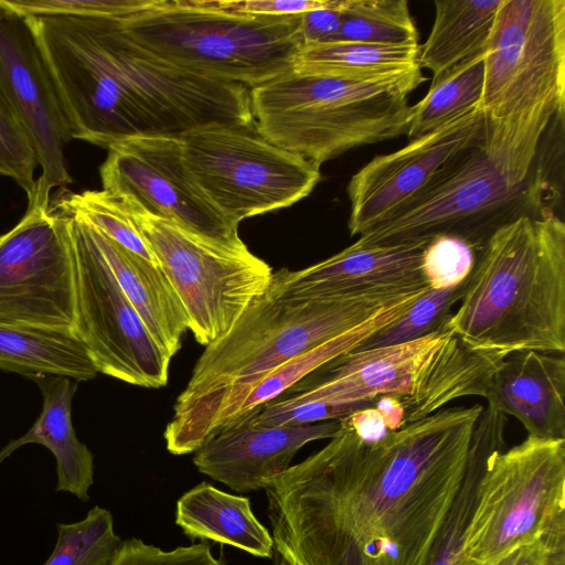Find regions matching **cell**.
Masks as SVG:
<instances>
[{
	"label": "cell",
	"mask_w": 565,
	"mask_h": 565,
	"mask_svg": "<svg viewBox=\"0 0 565 565\" xmlns=\"http://www.w3.org/2000/svg\"><path fill=\"white\" fill-rule=\"evenodd\" d=\"M487 403L514 416L527 436L565 439V358L537 351L508 355L494 373Z\"/></svg>",
	"instance_id": "obj_21"
},
{
	"label": "cell",
	"mask_w": 565,
	"mask_h": 565,
	"mask_svg": "<svg viewBox=\"0 0 565 565\" xmlns=\"http://www.w3.org/2000/svg\"><path fill=\"white\" fill-rule=\"evenodd\" d=\"M0 89L42 169L32 199L51 202L54 188L64 189L72 182L64 147L73 138L55 82L28 17L1 0Z\"/></svg>",
	"instance_id": "obj_16"
},
{
	"label": "cell",
	"mask_w": 565,
	"mask_h": 565,
	"mask_svg": "<svg viewBox=\"0 0 565 565\" xmlns=\"http://www.w3.org/2000/svg\"><path fill=\"white\" fill-rule=\"evenodd\" d=\"M33 380L42 391V412L23 436L12 440L0 451V462L25 444L42 445L56 460L55 491L68 492L86 502L94 483V457L87 446L76 437L72 423V399L77 381L65 376Z\"/></svg>",
	"instance_id": "obj_22"
},
{
	"label": "cell",
	"mask_w": 565,
	"mask_h": 565,
	"mask_svg": "<svg viewBox=\"0 0 565 565\" xmlns=\"http://www.w3.org/2000/svg\"><path fill=\"white\" fill-rule=\"evenodd\" d=\"M401 297L296 296L286 290L280 269L273 274L265 292L249 303L232 329L206 347L174 405L252 384L289 360L356 327Z\"/></svg>",
	"instance_id": "obj_7"
},
{
	"label": "cell",
	"mask_w": 565,
	"mask_h": 565,
	"mask_svg": "<svg viewBox=\"0 0 565 565\" xmlns=\"http://www.w3.org/2000/svg\"><path fill=\"white\" fill-rule=\"evenodd\" d=\"M70 226L76 266V332L98 373L131 385L164 386L172 358L154 341L124 294L90 226L73 217Z\"/></svg>",
	"instance_id": "obj_14"
},
{
	"label": "cell",
	"mask_w": 565,
	"mask_h": 565,
	"mask_svg": "<svg viewBox=\"0 0 565 565\" xmlns=\"http://www.w3.org/2000/svg\"><path fill=\"white\" fill-rule=\"evenodd\" d=\"M180 141L192 177L235 225L299 202L321 178L318 164L274 145L254 122H211L186 131Z\"/></svg>",
	"instance_id": "obj_10"
},
{
	"label": "cell",
	"mask_w": 565,
	"mask_h": 565,
	"mask_svg": "<svg viewBox=\"0 0 565 565\" xmlns=\"http://www.w3.org/2000/svg\"><path fill=\"white\" fill-rule=\"evenodd\" d=\"M505 358L470 349L447 328L423 338L343 354L321 369L327 376L299 386L278 408L292 424L345 417L383 395L397 396L405 425L448 403L479 396L488 399L494 373Z\"/></svg>",
	"instance_id": "obj_4"
},
{
	"label": "cell",
	"mask_w": 565,
	"mask_h": 565,
	"mask_svg": "<svg viewBox=\"0 0 565 565\" xmlns=\"http://www.w3.org/2000/svg\"><path fill=\"white\" fill-rule=\"evenodd\" d=\"M129 211L180 298L189 329L200 344L207 347L223 338L269 286L271 267L245 243L222 244L174 222Z\"/></svg>",
	"instance_id": "obj_12"
},
{
	"label": "cell",
	"mask_w": 565,
	"mask_h": 565,
	"mask_svg": "<svg viewBox=\"0 0 565 565\" xmlns=\"http://www.w3.org/2000/svg\"><path fill=\"white\" fill-rule=\"evenodd\" d=\"M465 285L466 281L445 289L429 288L396 323L379 331L354 351L413 341L445 328L455 303L463 295Z\"/></svg>",
	"instance_id": "obj_32"
},
{
	"label": "cell",
	"mask_w": 565,
	"mask_h": 565,
	"mask_svg": "<svg viewBox=\"0 0 565 565\" xmlns=\"http://www.w3.org/2000/svg\"><path fill=\"white\" fill-rule=\"evenodd\" d=\"M476 259V250L463 241L437 236L423 252L422 271L431 289H445L463 284Z\"/></svg>",
	"instance_id": "obj_34"
},
{
	"label": "cell",
	"mask_w": 565,
	"mask_h": 565,
	"mask_svg": "<svg viewBox=\"0 0 565 565\" xmlns=\"http://www.w3.org/2000/svg\"><path fill=\"white\" fill-rule=\"evenodd\" d=\"M23 15H66L125 19L152 7L157 0H1Z\"/></svg>",
	"instance_id": "obj_35"
},
{
	"label": "cell",
	"mask_w": 565,
	"mask_h": 565,
	"mask_svg": "<svg viewBox=\"0 0 565 565\" xmlns=\"http://www.w3.org/2000/svg\"><path fill=\"white\" fill-rule=\"evenodd\" d=\"M445 328L501 358L565 351V224L551 206L498 228L476 252Z\"/></svg>",
	"instance_id": "obj_3"
},
{
	"label": "cell",
	"mask_w": 565,
	"mask_h": 565,
	"mask_svg": "<svg viewBox=\"0 0 565 565\" xmlns=\"http://www.w3.org/2000/svg\"><path fill=\"white\" fill-rule=\"evenodd\" d=\"M0 370L32 379L65 376L77 382L98 373L77 333L1 321Z\"/></svg>",
	"instance_id": "obj_25"
},
{
	"label": "cell",
	"mask_w": 565,
	"mask_h": 565,
	"mask_svg": "<svg viewBox=\"0 0 565 565\" xmlns=\"http://www.w3.org/2000/svg\"><path fill=\"white\" fill-rule=\"evenodd\" d=\"M488 122L565 111V0H503L484 51Z\"/></svg>",
	"instance_id": "obj_11"
},
{
	"label": "cell",
	"mask_w": 565,
	"mask_h": 565,
	"mask_svg": "<svg viewBox=\"0 0 565 565\" xmlns=\"http://www.w3.org/2000/svg\"><path fill=\"white\" fill-rule=\"evenodd\" d=\"M107 150L99 168L103 190L129 210L174 222L222 244H244L238 225L214 206L192 177L180 138H132Z\"/></svg>",
	"instance_id": "obj_15"
},
{
	"label": "cell",
	"mask_w": 565,
	"mask_h": 565,
	"mask_svg": "<svg viewBox=\"0 0 565 565\" xmlns=\"http://www.w3.org/2000/svg\"><path fill=\"white\" fill-rule=\"evenodd\" d=\"M56 527L55 546L43 565H109L122 542L110 511L99 505L83 520Z\"/></svg>",
	"instance_id": "obj_31"
},
{
	"label": "cell",
	"mask_w": 565,
	"mask_h": 565,
	"mask_svg": "<svg viewBox=\"0 0 565 565\" xmlns=\"http://www.w3.org/2000/svg\"><path fill=\"white\" fill-rule=\"evenodd\" d=\"M419 33L406 0H348L330 42L418 45Z\"/></svg>",
	"instance_id": "obj_30"
},
{
	"label": "cell",
	"mask_w": 565,
	"mask_h": 565,
	"mask_svg": "<svg viewBox=\"0 0 565 565\" xmlns=\"http://www.w3.org/2000/svg\"><path fill=\"white\" fill-rule=\"evenodd\" d=\"M540 540L565 551V439L527 436L489 457L460 563L491 564Z\"/></svg>",
	"instance_id": "obj_8"
},
{
	"label": "cell",
	"mask_w": 565,
	"mask_h": 565,
	"mask_svg": "<svg viewBox=\"0 0 565 565\" xmlns=\"http://www.w3.org/2000/svg\"><path fill=\"white\" fill-rule=\"evenodd\" d=\"M425 81L419 66L376 81L289 70L249 90L250 109L263 137L320 167L353 148L406 135L408 96Z\"/></svg>",
	"instance_id": "obj_5"
},
{
	"label": "cell",
	"mask_w": 565,
	"mask_h": 565,
	"mask_svg": "<svg viewBox=\"0 0 565 565\" xmlns=\"http://www.w3.org/2000/svg\"><path fill=\"white\" fill-rule=\"evenodd\" d=\"M486 129L483 114L475 108L396 151L375 156L347 186L350 235L361 236L395 217L449 160L483 140Z\"/></svg>",
	"instance_id": "obj_18"
},
{
	"label": "cell",
	"mask_w": 565,
	"mask_h": 565,
	"mask_svg": "<svg viewBox=\"0 0 565 565\" xmlns=\"http://www.w3.org/2000/svg\"><path fill=\"white\" fill-rule=\"evenodd\" d=\"M109 565H224L213 556L211 546L201 542L163 551L140 539L122 541Z\"/></svg>",
	"instance_id": "obj_36"
},
{
	"label": "cell",
	"mask_w": 565,
	"mask_h": 565,
	"mask_svg": "<svg viewBox=\"0 0 565 565\" xmlns=\"http://www.w3.org/2000/svg\"><path fill=\"white\" fill-rule=\"evenodd\" d=\"M418 53L419 44L384 46L360 42H326L303 45L291 70L303 74L376 81L418 67Z\"/></svg>",
	"instance_id": "obj_27"
},
{
	"label": "cell",
	"mask_w": 565,
	"mask_h": 565,
	"mask_svg": "<svg viewBox=\"0 0 565 565\" xmlns=\"http://www.w3.org/2000/svg\"><path fill=\"white\" fill-rule=\"evenodd\" d=\"M34 150L0 89V174L9 177L32 199L36 189Z\"/></svg>",
	"instance_id": "obj_33"
},
{
	"label": "cell",
	"mask_w": 565,
	"mask_h": 565,
	"mask_svg": "<svg viewBox=\"0 0 565 565\" xmlns=\"http://www.w3.org/2000/svg\"><path fill=\"white\" fill-rule=\"evenodd\" d=\"M480 404L365 441H330L266 480L274 565H429L465 478Z\"/></svg>",
	"instance_id": "obj_1"
},
{
	"label": "cell",
	"mask_w": 565,
	"mask_h": 565,
	"mask_svg": "<svg viewBox=\"0 0 565 565\" xmlns=\"http://www.w3.org/2000/svg\"><path fill=\"white\" fill-rule=\"evenodd\" d=\"M121 23L160 57L249 90L291 70L303 45L301 15L234 13L212 0H157Z\"/></svg>",
	"instance_id": "obj_6"
},
{
	"label": "cell",
	"mask_w": 565,
	"mask_h": 565,
	"mask_svg": "<svg viewBox=\"0 0 565 565\" xmlns=\"http://www.w3.org/2000/svg\"><path fill=\"white\" fill-rule=\"evenodd\" d=\"M340 420L316 424L259 426L248 418L234 420L211 434L194 451L193 463L207 477L245 493L290 467L308 443L331 438Z\"/></svg>",
	"instance_id": "obj_19"
},
{
	"label": "cell",
	"mask_w": 565,
	"mask_h": 565,
	"mask_svg": "<svg viewBox=\"0 0 565 565\" xmlns=\"http://www.w3.org/2000/svg\"><path fill=\"white\" fill-rule=\"evenodd\" d=\"M374 407L382 415L388 431H395L405 426V408L397 396H380L374 401Z\"/></svg>",
	"instance_id": "obj_41"
},
{
	"label": "cell",
	"mask_w": 565,
	"mask_h": 565,
	"mask_svg": "<svg viewBox=\"0 0 565 565\" xmlns=\"http://www.w3.org/2000/svg\"><path fill=\"white\" fill-rule=\"evenodd\" d=\"M550 554L545 543L540 540L523 545L499 561L487 565H546Z\"/></svg>",
	"instance_id": "obj_40"
},
{
	"label": "cell",
	"mask_w": 565,
	"mask_h": 565,
	"mask_svg": "<svg viewBox=\"0 0 565 565\" xmlns=\"http://www.w3.org/2000/svg\"><path fill=\"white\" fill-rule=\"evenodd\" d=\"M507 415L487 403L472 434L465 478L436 539L429 565H461V546L476 505L478 484L491 454L507 446Z\"/></svg>",
	"instance_id": "obj_28"
},
{
	"label": "cell",
	"mask_w": 565,
	"mask_h": 565,
	"mask_svg": "<svg viewBox=\"0 0 565 565\" xmlns=\"http://www.w3.org/2000/svg\"><path fill=\"white\" fill-rule=\"evenodd\" d=\"M338 0H212L225 11L252 15H301L306 12L332 7Z\"/></svg>",
	"instance_id": "obj_37"
},
{
	"label": "cell",
	"mask_w": 565,
	"mask_h": 565,
	"mask_svg": "<svg viewBox=\"0 0 565 565\" xmlns=\"http://www.w3.org/2000/svg\"><path fill=\"white\" fill-rule=\"evenodd\" d=\"M90 228L124 294L154 341L172 358L189 329V317L167 275L160 266L127 250L93 226Z\"/></svg>",
	"instance_id": "obj_23"
},
{
	"label": "cell",
	"mask_w": 565,
	"mask_h": 565,
	"mask_svg": "<svg viewBox=\"0 0 565 565\" xmlns=\"http://www.w3.org/2000/svg\"><path fill=\"white\" fill-rule=\"evenodd\" d=\"M427 290L392 301L356 327L289 360L252 384L174 405V414L164 430L167 449L173 455L194 452L214 431L276 401L313 372L396 323Z\"/></svg>",
	"instance_id": "obj_17"
},
{
	"label": "cell",
	"mask_w": 565,
	"mask_h": 565,
	"mask_svg": "<svg viewBox=\"0 0 565 565\" xmlns=\"http://www.w3.org/2000/svg\"><path fill=\"white\" fill-rule=\"evenodd\" d=\"M429 241L390 245L352 244L300 270L282 268L286 290L296 296L396 298L428 289L422 271Z\"/></svg>",
	"instance_id": "obj_20"
},
{
	"label": "cell",
	"mask_w": 565,
	"mask_h": 565,
	"mask_svg": "<svg viewBox=\"0 0 565 565\" xmlns=\"http://www.w3.org/2000/svg\"><path fill=\"white\" fill-rule=\"evenodd\" d=\"M503 0H436L429 35L419 45L418 64L435 78L486 51Z\"/></svg>",
	"instance_id": "obj_26"
},
{
	"label": "cell",
	"mask_w": 565,
	"mask_h": 565,
	"mask_svg": "<svg viewBox=\"0 0 565 565\" xmlns=\"http://www.w3.org/2000/svg\"><path fill=\"white\" fill-rule=\"evenodd\" d=\"M484 77V52L463 60L435 78L427 94L412 105L409 140L428 135L479 107Z\"/></svg>",
	"instance_id": "obj_29"
},
{
	"label": "cell",
	"mask_w": 565,
	"mask_h": 565,
	"mask_svg": "<svg viewBox=\"0 0 565 565\" xmlns=\"http://www.w3.org/2000/svg\"><path fill=\"white\" fill-rule=\"evenodd\" d=\"M341 419L365 441H376L388 433L374 404L359 408Z\"/></svg>",
	"instance_id": "obj_39"
},
{
	"label": "cell",
	"mask_w": 565,
	"mask_h": 565,
	"mask_svg": "<svg viewBox=\"0 0 565 565\" xmlns=\"http://www.w3.org/2000/svg\"><path fill=\"white\" fill-rule=\"evenodd\" d=\"M347 3L348 0H338L332 7L317 9L301 14L303 45L330 42L340 28L342 11Z\"/></svg>",
	"instance_id": "obj_38"
},
{
	"label": "cell",
	"mask_w": 565,
	"mask_h": 565,
	"mask_svg": "<svg viewBox=\"0 0 565 565\" xmlns=\"http://www.w3.org/2000/svg\"><path fill=\"white\" fill-rule=\"evenodd\" d=\"M546 565H565V551L550 554Z\"/></svg>",
	"instance_id": "obj_42"
},
{
	"label": "cell",
	"mask_w": 565,
	"mask_h": 565,
	"mask_svg": "<svg viewBox=\"0 0 565 565\" xmlns=\"http://www.w3.org/2000/svg\"><path fill=\"white\" fill-rule=\"evenodd\" d=\"M25 17L73 139L108 149L132 138H180L211 122H254L249 89L160 57L129 35L121 19Z\"/></svg>",
	"instance_id": "obj_2"
},
{
	"label": "cell",
	"mask_w": 565,
	"mask_h": 565,
	"mask_svg": "<svg viewBox=\"0 0 565 565\" xmlns=\"http://www.w3.org/2000/svg\"><path fill=\"white\" fill-rule=\"evenodd\" d=\"M175 524L192 541H213L248 554L271 558L273 537L257 520L245 495L230 494L201 482L177 502Z\"/></svg>",
	"instance_id": "obj_24"
},
{
	"label": "cell",
	"mask_w": 565,
	"mask_h": 565,
	"mask_svg": "<svg viewBox=\"0 0 565 565\" xmlns=\"http://www.w3.org/2000/svg\"><path fill=\"white\" fill-rule=\"evenodd\" d=\"M0 321L76 332V266L70 217L33 198L0 235Z\"/></svg>",
	"instance_id": "obj_13"
},
{
	"label": "cell",
	"mask_w": 565,
	"mask_h": 565,
	"mask_svg": "<svg viewBox=\"0 0 565 565\" xmlns=\"http://www.w3.org/2000/svg\"><path fill=\"white\" fill-rule=\"evenodd\" d=\"M486 137L449 160L430 183L388 222L361 235L359 246L459 238L476 252L501 226L542 209V172L513 183L489 156Z\"/></svg>",
	"instance_id": "obj_9"
}]
</instances>
